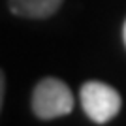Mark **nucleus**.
<instances>
[{
    "mask_svg": "<svg viewBox=\"0 0 126 126\" xmlns=\"http://www.w3.org/2000/svg\"><path fill=\"white\" fill-rule=\"evenodd\" d=\"M32 109L36 117L45 121L64 117L74 109V94L64 81L45 77L36 85L32 92Z\"/></svg>",
    "mask_w": 126,
    "mask_h": 126,
    "instance_id": "f257e3e1",
    "label": "nucleus"
},
{
    "mask_svg": "<svg viewBox=\"0 0 126 126\" xmlns=\"http://www.w3.org/2000/svg\"><path fill=\"white\" fill-rule=\"evenodd\" d=\"M122 38H124V45H126V23H124V28H122Z\"/></svg>",
    "mask_w": 126,
    "mask_h": 126,
    "instance_id": "39448f33",
    "label": "nucleus"
},
{
    "mask_svg": "<svg viewBox=\"0 0 126 126\" xmlns=\"http://www.w3.org/2000/svg\"><path fill=\"white\" fill-rule=\"evenodd\" d=\"M4 90H6V79H4L2 70H0V109H2V104H4Z\"/></svg>",
    "mask_w": 126,
    "mask_h": 126,
    "instance_id": "20e7f679",
    "label": "nucleus"
},
{
    "mask_svg": "<svg viewBox=\"0 0 126 126\" xmlns=\"http://www.w3.org/2000/svg\"><path fill=\"white\" fill-rule=\"evenodd\" d=\"M83 111L98 124L111 121L121 109V96L113 87L100 81H89L81 87Z\"/></svg>",
    "mask_w": 126,
    "mask_h": 126,
    "instance_id": "f03ea898",
    "label": "nucleus"
},
{
    "mask_svg": "<svg viewBox=\"0 0 126 126\" xmlns=\"http://www.w3.org/2000/svg\"><path fill=\"white\" fill-rule=\"evenodd\" d=\"M62 0H10V10L26 19H45L60 8Z\"/></svg>",
    "mask_w": 126,
    "mask_h": 126,
    "instance_id": "7ed1b4c3",
    "label": "nucleus"
}]
</instances>
